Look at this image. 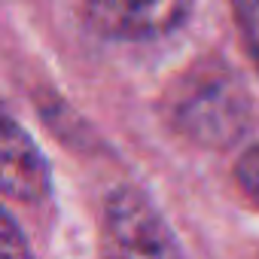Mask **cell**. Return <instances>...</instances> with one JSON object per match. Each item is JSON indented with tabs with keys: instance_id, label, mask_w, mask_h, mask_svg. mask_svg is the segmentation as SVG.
I'll return each mask as SVG.
<instances>
[{
	"instance_id": "obj_6",
	"label": "cell",
	"mask_w": 259,
	"mask_h": 259,
	"mask_svg": "<svg viewBox=\"0 0 259 259\" xmlns=\"http://www.w3.org/2000/svg\"><path fill=\"white\" fill-rule=\"evenodd\" d=\"M0 259H34V250L25 232L7 213V207H0Z\"/></svg>"
},
{
	"instance_id": "obj_5",
	"label": "cell",
	"mask_w": 259,
	"mask_h": 259,
	"mask_svg": "<svg viewBox=\"0 0 259 259\" xmlns=\"http://www.w3.org/2000/svg\"><path fill=\"white\" fill-rule=\"evenodd\" d=\"M229 4H232L235 25L241 31V40L259 70V0H229Z\"/></svg>"
},
{
	"instance_id": "obj_7",
	"label": "cell",
	"mask_w": 259,
	"mask_h": 259,
	"mask_svg": "<svg viewBox=\"0 0 259 259\" xmlns=\"http://www.w3.org/2000/svg\"><path fill=\"white\" fill-rule=\"evenodd\" d=\"M235 180H238L241 192L259 207V144H253L250 150H244V156L235 165Z\"/></svg>"
},
{
	"instance_id": "obj_4",
	"label": "cell",
	"mask_w": 259,
	"mask_h": 259,
	"mask_svg": "<svg viewBox=\"0 0 259 259\" xmlns=\"http://www.w3.org/2000/svg\"><path fill=\"white\" fill-rule=\"evenodd\" d=\"M0 192L22 204H37L52 192V168L28 128L0 104Z\"/></svg>"
},
{
	"instance_id": "obj_8",
	"label": "cell",
	"mask_w": 259,
	"mask_h": 259,
	"mask_svg": "<svg viewBox=\"0 0 259 259\" xmlns=\"http://www.w3.org/2000/svg\"><path fill=\"white\" fill-rule=\"evenodd\" d=\"M256 259H259V256H256Z\"/></svg>"
},
{
	"instance_id": "obj_2",
	"label": "cell",
	"mask_w": 259,
	"mask_h": 259,
	"mask_svg": "<svg viewBox=\"0 0 259 259\" xmlns=\"http://www.w3.org/2000/svg\"><path fill=\"white\" fill-rule=\"evenodd\" d=\"M101 256L104 259H186L177 235L159 207L135 186H119L101 210Z\"/></svg>"
},
{
	"instance_id": "obj_1",
	"label": "cell",
	"mask_w": 259,
	"mask_h": 259,
	"mask_svg": "<svg viewBox=\"0 0 259 259\" xmlns=\"http://www.w3.org/2000/svg\"><path fill=\"white\" fill-rule=\"evenodd\" d=\"M165 119L186 141L223 150L241 138L250 122V98L223 58L189 64L165 92Z\"/></svg>"
},
{
	"instance_id": "obj_3",
	"label": "cell",
	"mask_w": 259,
	"mask_h": 259,
	"mask_svg": "<svg viewBox=\"0 0 259 259\" xmlns=\"http://www.w3.org/2000/svg\"><path fill=\"white\" fill-rule=\"evenodd\" d=\"M192 10V0H82L89 28L107 40H159L177 31Z\"/></svg>"
}]
</instances>
